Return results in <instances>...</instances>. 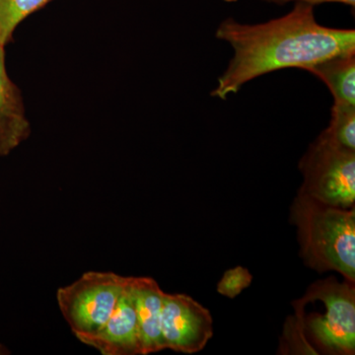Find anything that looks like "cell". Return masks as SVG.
Instances as JSON below:
<instances>
[{"label": "cell", "mask_w": 355, "mask_h": 355, "mask_svg": "<svg viewBox=\"0 0 355 355\" xmlns=\"http://www.w3.org/2000/svg\"><path fill=\"white\" fill-rule=\"evenodd\" d=\"M216 38L228 42L234 55L210 93L225 100L245 83L275 70H307L331 58L355 53L354 30L318 24L314 6L297 2L291 12L263 24H240L224 20Z\"/></svg>", "instance_id": "cell-1"}, {"label": "cell", "mask_w": 355, "mask_h": 355, "mask_svg": "<svg viewBox=\"0 0 355 355\" xmlns=\"http://www.w3.org/2000/svg\"><path fill=\"white\" fill-rule=\"evenodd\" d=\"M304 265L355 282V207L340 209L296 195L289 214Z\"/></svg>", "instance_id": "cell-2"}, {"label": "cell", "mask_w": 355, "mask_h": 355, "mask_svg": "<svg viewBox=\"0 0 355 355\" xmlns=\"http://www.w3.org/2000/svg\"><path fill=\"white\" fill-rule=\"evenodd\" d=\"M299 193L340 209L355 207V150L336 144L323 132L299 162Z\"/></svg>", "instance_id": "cell-3"}, {"label": "cell", "mask_w": 355, "mask_h": 355, "mask_svg": "<svg viewBox=\"0 0 355 355\" xmlns=\"http://www.w3.org/2000/svg\"><path fill=\"white\" fill-rule=\"evenodd\" d=\"M130 282V277L114 272H87L58 289V307L76 338L104 326Z\"/></svg>", "instance_id": "cell-4"}, {"label": "cell", "mask_w": 355, "mask_h": 355, "mask_svg": "<svg viewBox=\"0 0 355 355\" xmlns=\"http://www.w3.org/2000/svg\"><path fill=\"white\" fill-rule=\"evenodd\" d=\"M355 282L335 277L319 280L306 297L322 301L323 314L307 318L304 326L326 354L352 355L355 352Z\"/></svg>", "instance_id": "cell-5"}, {"label": "cell", "mask_w": 355, "mask_h": 355, "mask_svg": "<svg viewBox=\"0 0 355 355\" xmlns=\"http://www.w3.org/2000/svg\"><path fill=\"white\" fill-rule=\"evenodd\" d=\"M161 331L165 349L197 354L214 336V321L209 311L191 296L165 293Z\"/></svg>", "instance_id": "cell-6"}, {"label": "cell", "mask_w": 355, "mask_h": 355, "mask_svg": "<svg viewBox=\"0 0 355 355\" xmlns=\"http://www.w3.org/2000/svg\"><path fill=\"white\" fill-rule=\"evenodd\" d=\"M77 338L84 345L99 350L103 355H142L130 282L104 326L95 333L79 336Z\"/></svg>", "instance_id": "cell-7"}, {"label": "cell", "mask_w": 355, "mask_h": 355, "mask_svg": "<svg viewBox=\"0 0 355 355\" xmlns=\"http://www.w3.org/2000/svg\"><path fill=\"white\" fill-rule=\"evenodd\" d=\"M130 291L139 322L142 355L165 349L161 331V313L165 292L151 277H132Z\"/></svg>", "instance_id": "cell-8"}, {"label": "cell", "mask_w": 355, "mask_h": 355, "mask_svg": "<svg viewBox=\"0 0 355 355\" xmlns=\"http://www.w3.org/2000/svg\"><path fill=\"white\" fill-rule=\"evenodd\" d=\"M29 130L17 88L7 76L3 46H0V157L19 146Z\"/></svg>", "instance_id": "cell-9"}, {"label": "cell", "mask_w": 355, "mask_h": 355, "mask_svg": "<svg viewBox=\"0 0 355 355\" xmlns=\"http://www.w3.org/2000/svg\"><path fill=\"white\" fill-rule=\"evenodd\" d=\"M307 71L328 86L335 102L355 106V53L320 62Z\"/></svg>", "instance_id": "cell-10"}, {"label": "cell", "mask_w": 355, "mask_h": 355, "mask_svg": "<svg viewBox=\"0 0 355 355\" xmlns=\"http://www.w3.org/2000/svg\"><path fill=\"white\" fill-rule=\"evenodd\" d=\"M53 0H0V46H4L25 18Z\"/></svg>", "instance_id": "cell-11"}, {"label": "cell", "mask_w": 355, "mask_h": 355, "mask_svg": "<svg viewBox=\"0 0 355 355\" xmlns=\"http://www.w3.org/2000/svg\"><path fill=\"white\" fill-rule=\"evenodd\" d=\"M334 141L355 150V106L334 103L330 125L324 130Z\"/></svg>", "instance_id": "cell-12"}, {"label": "cell", "mask_w": 355, "mask_h": 355, "mask_svg": "<svg viewBox=\"0 0 355 355\" xmlns=\"http://www.w3.org/2000/svg\"><path fill=\"white\" fill-rule=\"evenodd\" d=\"M253 275L244 266H238L226 270L217 284L216 291L221 295L234 299L251 286Z\"/></svg>", "instance_id": "cell-13"}, {"label": "cell", "mask_w": 355, "mask_h": 355, "mask_svg": "<svg viewBox=\"0 0 355 355\" xmlns=\"http://www.w3.org/2000/svg\"><path fill=\"white\" fill-rule=\"evenodd\" d=\"M263 1L279 4V6H284L291 1L303 2V3L311 4L313 6H317V4L327 3V2H338V3L347 4V6L354 7L355 6V0H263Z\"/></svg>", "instance_id": "cell-14"}, {"label": "cell", "mask_w": 355, "mask_h": 355, "mask_svg": "<svg viewBox=\"0 0 355 355\" xmlns=\"http://www.w3.org/2000/svg\"><path fill=\"white\" fill-rule=\"evenodd\" d=\"M6 354H8V352H7V350L4 349V347H2L1 345H0V355Z\"/></svg>", "instance_id": "cell-15"}, {"label": "cell", "mask_w": 355, "mask_h": 355, "mask_svg": "<svg viewBox=\"0 0 355 355\" xmlns=\"http://www.w3.org/2000/svg\"><path fill=\"white\" fill-rule=\"evenodd\" d=\"M224 1L234 2V1H237V0H224Z\"/></svg>", "instance_id": "cell-16"}]
</instances>
